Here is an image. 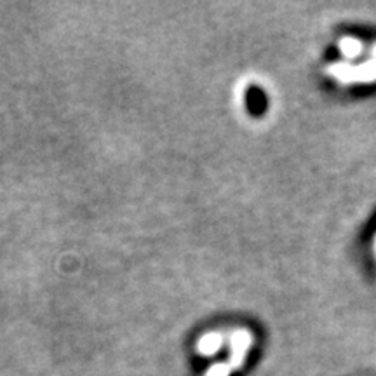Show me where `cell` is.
I'll return each mask as SVG.
<instances>
[{
  "label": "cell",
  "mask_w": 376,
  "mask_h": 376,
  "mask_svg": "<svg viewBox=\"0 0 376 376\" xmlns=\"http://www.w3.org/2000/svg\"><path fill=\"white\" fill-rule=\"evenodd\" d=\"M343 49H345L349 55H356V53L359 51V44L354 41H349V44H343Z\"/></svg>",
  "instance_id": "cell-2"
},
{
  "label": "cell",
  "mask_w": 376,
  "mask_h": 376,
  "mask_svg": "<svg viewBox=\"0 0 376 376\" xmlns=\"http://www.w3.org/2000/svg\"><path fill=\"white\" fill-rule=\"evenodd\" d=\"M246 102H248V109H249L251 113H260V110H263L265 98H263V95L258 91V89H254V88L249 89Z\"/></svg>",
  "instance_id": "cell-1"
}]
</instances>
